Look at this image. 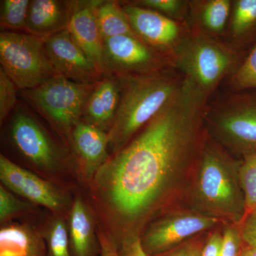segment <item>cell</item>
Masks as SVG:
<instances>
[{"label": "cell", "instance_id": "32", "mask_svg": "<svg viewBox=\"0 0 256 256\" xmlns=\"http://www.w3.org/2000/svg\"><path fill=\"white\" fill-rule=\"evenodd\" d=\"M202 248L198 242L190 240L173 250L156 256H201Z\"/></svg>", "mask_w": 256, "mask_h": 256}, {"label": "cell", "instance_id": "2", "mask_svg": "<svg viewBox=\"0 0 256 256\" xmlns=\"http://www.w3.org/2000/svg\"><path fill=\"white\" fill-rule=\"evenodd\" d=\"M242 160L234 159L223 146L206 140L197 161L194 203L197 212L240 225L247 215L240 178Z\"/></svg>", "mask_w": 256, "mask_h": 256}, {"label": "cell", "instance_id": "29", "mask_svg": "<svg viewBox=\"0 0 256 256\" xmlns=\"http://www.w3.org/2000/svg\"><path fill=\"white\" fill-rule=\"evenodd\" d=\"M31 205L15 197L3 185L0 186V220L4 223L12 217L26 212Z\"/></svg>", "mask_w": 256, "mask_h": 256}, {"label": "cell", "instance_id": "8", "mask_svg": "<svg viewBox=\"0 0 256 256\" xmlns=\"http://www.w3.org/2000/svg\"><path fill=\"white\" fill-rule=\"evenodd\" d=\"M34 114L18 101L6 120V138L15 152L36 169L54 172L66 159V154Z\"/></svg>", "mask_w": 256, "mask_h": 256}, {"label": "cell", "instance_id": "12", "mask_svg": "<svg viewBox=\"0 0 256 256\" xmlns=\"http://www.w3.org/2000/svg\"><path fill=\"white\" fill-rule=\"evenodd\" d=\"M50 63L58 75L79 84H92L104 74L72 38L68 28L45 40Z\"/></svg>", "mask_w": 256, "mask_h": 256}, {"label": "cell", "instance_id": "19", "mask_svg": "<svg viewBox=\"0 0 256 256\" xmlns=\"http://www.w3.org/2000/svg\"><path fill=\"white\" fill-rule=\"evenodd\" d=\"M0 256H47L44 236L26 224L4 226L0 230Z\"/></svg>", "mask_w": 256, "mask_h": 256}, {"label": "cell", "instance_id": "18", "mask_svg": "<svg viewBox=\"0 0 256 256\" xmlns=\"http://www.w3.org/2000/svg\"><path fill=\"white\" fill-rule=\"evenodd\" d=\"M232 9L230 0L190 1L188 25L218 40L228 28Z\"/></svg>", "mask_w": 256, "mask_h": 256}, {"label": "cell", "instance_id": "17", "mask_svg": "<svg viewBox=\"0 0 256 256\" xmlns=\"http://www.w3.org/2000/svg\"><path fill=\"white\" fill-rule=\"evenodd\" d=\"M70 18V1L32 0L26 33L48 38L67 30Z\"/></svg>", "mask_w": 256, "mask_h": 256}, {"label": "cell", "instance_id": "15", "mask_svg": "<svg viewBox=\"0 0 256 256\" xmlns=\"http://www.w3.org/2000/svg\"><path fill=\"white\" fill-rule=\"evenodd\" d=\"M100 0L70 1L68 30L74 41L102 73L104 40L96 16V8Z\"/></svg>", "mask_w": 256, "mask_h": 256}, {"label": "cell", "instance_id": "25", "mask_svg": "<svg viewBox=\"0 0 256 256\" xmlns=\"http://www.w3.org/2000/svg\"><path fill=\"white\" fill-rule=\"evenodd\" d=\"M228 84L234 92L256 90V45L229 76Z\"/></svg>", "mask_w": 256, "mask_h": 256}, {"label": "cell", "instance_id": "37", "mask_svg": "<svg viewBox=\"0 0 256 256\" xmlns=\"http://www.w3.org/2000/svg\"><path fill=\"white\" fill-rule=\"evenodd\" d=\"M240 256H256V249L246 246L245 248L242 249Z\"/></svg>", "mask_w": 256, "mask_h": 256}, {"label": "cell", "instance_id": "28", "mask_svg": "<svg viewBox=\"0 0 256 256\" xmlns=\"http://www.w3.org/2000/svg\"><path fill=\"white\" fill-rule=\"evenodd\" d=\"M18 92L14 82L0 69V122L5 124L18 102Z\"/></svg>", "mask_w": 256, "mask_h": 256}, {"label": "cell", "instance_id": "14", "mask_svg": "<svg viewBox=\"0 0 256 256\" xmlns=\"http://www.w3.org/2000/svg\"><path fill=\"white\" fill-rule=\"evenodd\" d=\"M70 148L82 174L88 180L110 159L108 133L80 121L72 132Z\"/></svg>", "mask_w": 256, "mask_h": 256}, {"label": "cell", "instance_id": "35", "mask_svg": "<svg viewBox=\"0 0 256 256\" xmlns=\"http://www.w3.org/2000/svg\"><path fill=\"white\" fill-rule=\"evenodd\" d=\"M242 226L240 234L242 242H245L247 246L256 249V230L246 226Z\"/></svg>", "mask_w": 256, "mask_h": 256}, {"label": "cell", "instance_id": "3", "mask_svg": "<svg viewBox=\"0 0 256 256\" xmlns=\"http://www.w3.org/2000/svg\"><path fill=\"white\" fill-rule=\"evenodd\" d=\"M119 78L122 84L120 102L108 132L111 156L127 146L164 108L184 80L174 68Z\"/></svg>", "mask_w": 256, "mask_h": 256}, {"label": "cell", "instance_id": "36", "mask_svg": "<svg viewBox=\"0 0 256 256\" xmlns=\"http://www.w3.org/2000/svg\"><path fill=\"white\" fill-rule=\"evenodd\" d=\"M242 225L246 226L256 230V210L248 214Z\"/></svg>", "mask_w": 256, "mask_h": 256}, {"label": "cell", "instance_id": "23", "mask_svg": "<svg viewBox=\"0 0 256 256\" xmlns=\"http://www.w3.org/2000/svg\"><path fill=\"white\" fill-rule=\"evenodd\" d=\"M0 26L2 31L25 32L30 0H1Z\"/></svg>", "mask_w": 256, "mask_h": 256}, {"label": "cell", "instance_id": "33", "mask_svg": "<svg viewBox=\"0 0 256 256\" xmlns=\"http://www.w3.org/2000/svg\"><path fill=\"white\" fill-rule=\"evenodd\" d=\"M223 235L218 232L212 234L202 247L201 256H220Z\"/></svg>", "mask_w": 256, "mask_h": 256}, {"label": "cell", "instance_id": "26", "mask_svg": "<svg viewBox=\"0 0 256 256\" xmlns=\"http://www.w3.org/2000/svg\"><path fill=\"white\" fill-rule=\"evenodd\" d=\"M133 4L154 10L166 18L188 23L190 1L185 0H136Z\"/></svg>", "mask_w": 256, "mask_h": 256}, {"label": "cell", "instance_id": "11", "mask_svg": "<svg viewBox=\"0 0 256 256\" xmlns=\"http://www.w3.org/2000/svg\"><path fill=\"white\" fill-rule=\"evenodd\" d=\"M121 4L134 35L151 48L171 58L191 30L188 23L175 21L131 1L121 2Z\"/></svg>", "mask_w": 256, "mask_h": 256}, {"label": "cell", "instance_id": "24", "mask_svg": "<svg viewBox=\"0 0 256 256\" xmlns=\"http://www.w3.org/2000/svg\"><path fill=\"white\" fill-rule=\"evenodd\" d=\"M43 236L47 256H72L68 226L63 218L58 217L52 220Z\"/></svg>", "mask_w": 256, "mask_h": 256}, {"label": "cell", "instance_id": "1", "mask_svg": "<svg viewBox=\"0 0 256 256\" xmlns=\"http://www.w3.org/2000/svg\"><path fill=\"white\" fill-rule=\"evenodd\" d=\"M210 98L184 77L178 94L122 149L110 156L94 181L106 206L132 222L154 210L198 160L206 139Z\"/></svg>", "mask_w": 256, "mask_h": 256}, {"label": "cell", "instance_id": "6", "mask_svg": "<svg viewBox=\"0 0 256 256\" xmlns=\"http://www.w3.org/2000/svg\"><path fill=\"white\" fill-rule=\"evenodd\" d=\"M206 126L224 146L244 156L256 151V90L234 92L208 106Z\"/></svg>", "mask_w": 256, "mask_h": 256}, {"label": "cell", "instance_id": "7", "mask_svg": "<svg viewBox=\"0 0 256 256\" xmlns=\"http://www.w3.org/2000/svg\"><path fill=\"white\" fill-rule=\"evenodd\" d=\"M0 64L20 90L34 88L58 75L48 58L45 38L25 32H1Z\"/></svg>", "mask_w": 256, "mask_h": 256}, {"label": "cell", "instance_id": "34", "mask_svg": "<svg viewBox=\"0 0 256 256\" xmlns=\"http://www.w3.org/2000/svg\"><path fill=\"white\" fill-rule=\"evenodd\" d=\"M101 256H119L117 245L110 236L105 233L98 234Z\"/></svg>", "mask_w": 256, "mask_h": 256}, {"label": "cell", "instance_id": "27", "mask_svg": "<svg viewBox=\"0 0 256 256\" xmlns=\"http://www.w3.org/2000/svg\"><path fill=\"white\" fill-rule=\"evenodd\" d=\"M240 178L248 214L256 210V151L242 156Z\"/></svg>", "mask_w": 256, "mask_h": 256}, {"label": "cell", "instance_id": "22", "mask_svg": "<svg viewBox=\"0 0 256 256\" xmlns=\"http://www.w3.org/2000/svg\"><path fill=\"white\" fill-rule=\"evenodd\" d=\"M96 16L104 42L112 37L134 35L121 2L100 0Z\"/></svg>", "mask_w": 256, "mask_h": 256}, {"label": "cell", "instance_id": "16", "mask_svg": "<svg viewBox=\"0 0 256 256\" xmlns=\"http://www.w3.org/2000/svg\"><path fill=\"white\" fill-rule=\"evenodd\" d=\"M122 84L119 77L104 75L88 98L82 121L108 133L120 102Z\"/></svg>", "mask_w": 256, "mask_h": 256}, {"label": "cell", "instance_id": "30", "mask_svg": "<svg viewBox=\"0 0 256 256\" xmlns=\"http://www.w3.org/2000/svg\"><path fill=\"white\" fill-rule=\"evenodd\" d=\"M239 225L230 224L224 229L220 256H240L242 252V238Z\"/></svg>", "mask_w": 256, "mask_h": 256}, {"label": "cell", "instance_id": "31", "mask_svg": "<svg viewBox=\"0 0 256 256\" xmlns=\"http://www.w3.org/2000/svg\"><path fill=\"white\" fill-rule=\"evenodd\" d=\"M117 248L119 256H149L143 249L140 237L136 234L124 236Z\"/></svg>", "mask_w": 256, "mask_h": 256}, {"label": "cell", "instance_id": "9", "mask_svg": "<svg viewBox=\"0 0 256 256\" xmlns=\"http://www.w3.org/2000/svg\"><path fill=\"white\" fill-rule=\"evenodd\" d=\"M174 68L172 60L146 45L136 35L112 37L104 42L102 70L118 77L146 75Z\"/></svg>", "mask_w": 256, "mask_h": 256}, {"label": "cell", "instance_id": "10", "mask_svg": "<svg viewBox=\"0 0 256 256\" xmlns=\"http://www.w3.org/2000/svg\"><path fill=\"white\" fill-rule=\"evenodd\" d=\"M220 220L200 212H178L150 226L140 237L143 249L149 256L161 255L188 242L196 234L215 227Z\"/></svg>", "mask_w": 256, "mask_h": 256}, {"label": "cell", "instance_id": "4", "mask_svg": "<svg viewBox=\"0 0 256 256\" xmlns=\"http://www.w3.org/2000/svg\"><path fill=\"white\" fill-rule=\"evenodd\" d=\"M242 52L218 38L191 28L172 56L173 67L208 97L245 57Z\"/></svg>", "mask_w": 256, "mask_h": 256}, {"label": "cell", "instance_id": "20", "mask_svg": "<svg viewBox=\"0 0 256 256\" xmlns=\"http://www.w3.org/2000/svg\"><path fill=\"white\" fill-rule=\"evenodd\" d=\"M68 230L74 256H94L96 246L94 218L88 206L80 197L72 205Z\"/></svg>", "mask_w": 256, "mask_h": 256}, {"label": "cell", "instance_id": "13", "mask_svg": "<svg viewBox=\"0 0 256 256\" xmlns=\"http://www.w3.org/2000/svg\"><path fill=\"white\" fill-rule=\"evenodd\" d=\"M0 180L4 188L32 203L54 212H62L66 206V198L58 188L3 154L0 156Z\"/></svg>", "mask_w": 256, "mask_h": 256}, {"label": "cell", "instance_id": "5", "mask_svg": "<svg viewBox=\"0 0 256 256\" xmlns=\"http://www.w3.org/2000/svg\"><path fill=\"white\" fill-rule=\"evenodd\" d=\"M96 84H79L58 75L40 86L20 90V96L70 146L72 132L82 121L84 106Z\"/></svg>", "mask_w": 256, "mask_h": 256}, {"label": "cell", "instance_id": "21", "mask_svg": "<svg viewBox=\"0 0 256 256\" xmlns=\"http://www.w3.org/2000/svg\"><path fill=\"white\" fill-rule=\"evenodd\" d=\"M228 33L233 46L240 52L256 45V0H234L229 18Z\"/></svg>", "mask_w": 256, "mask_h": 256}]
</instances>
